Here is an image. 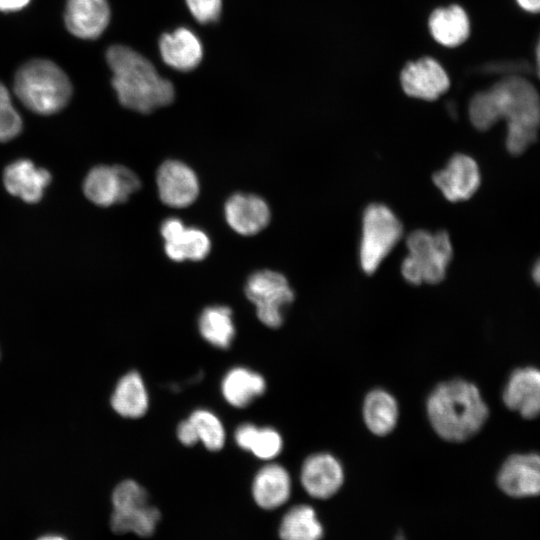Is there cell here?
Here are the masks:
<instances>
[{
  "label": "cell",
  "instance_id": "836d02e7",
  "mask_svg": "<svg viewBox=\"0 0 540 540\" xmlns=\"http://www.w3.org/2000/svg\"><path fill=\"white\" fill-rule=\"evenodd\" d=\"M518 5L527 12L539 13L540 0H516Z\"/></svg>",
  "mask_w": 540,
  "mask_h": 540
},
{
  "label": "cell",
  "instance_id": "d590c367",
  "mask_svg": "<svg viewBox=\"0 0 540 540\" xmlns=\"http://www.w3.org/2000/svg\"><path fill=\"white\" fill-rule=\"evenodd\" d=\"M531 274L534 282L540 286V258L533 265Z\"/></svg>",
  "mask_w": 540,
  "mask_h": 540
},
{
  "label": "cell",
  "instance_id": "7402d4cb",
  "mask_svg": "<svg viewBox=\"0 0 540 540\" xmlns=\"http://www.w3.org/2000/svg\"><path fill=\"white\" fill-rule=\"evenodd\" d=\"M266 389L262 375L245 367L230 369L221 383V391L225 400L236 408L248 406L255 398L261 396Z\"/></svg>",
  "mask_w": 540,
  "mask_h": 540
},
{
  "label": "cell",
  "instance_id": "d6986e66",
  "mask_svg": "<svg viewBox=\"0 0 540 540\" xmlns=\"http://www.w3.org/2000/svg\"><path fill=\"white\" fill-rule=\"evenodd\" d=\"M292 480L285 467L269 463L260 468L252 482L251 492L254 502L264 510H274L284 505L290 498Z\"/></svg>",
  "mask_w": 540,
  "mask_h": 540
},
{
  "label": "cell",
  "instance_id": "e0dca14e",
  "mask_svg": "<svg viewBox=\"0 0 540 540\" xmlns=\"http://www.w3.org/2000/svg\"><path fill=\"white\" fill-rule=\"evenodd\" d=\"M224 212L229 226L244 236L259 233L268 225L271 217L268 204L254 194L232 195L225 203Z\"/></svg>",
  "mask_w": 540,
  "mask_h": 540
},
{
  "label": "cell",
  "instance_id": "9a60e30c",
  "mask_svg": "<svg viewBox=\"0 0 540 540\" xmlns=\"http://www.w3.org/2000/svg\"><path fill=\"white\" fill-rule=\"evenodd\" d=\"M401 85L411 97L427 101L437 99L449 88V78L434 59L425 57L408 63L401 72Z\"/></svg>",
  "mask_w": 540,
  "mask_h": 540
},
{
  "label": "cell",
  "instance_id": "1f68e13d",
  "mask_svg": "<svg viewBox=\"0 0 540 540\" xmlns=\"http://www.w3.org/2000/svg\"><path fill=\"white\" fill-rule=\"evenodd\" d=\"M177 437L186 446H193L199 441L198 434L193 423L187 419L179 423Z\"/></svg>",
  "mask_w": 540,
  "mask_h": 540
},
{
  "label": "cell",
  "instance_id": "74e56055",
  "mask_svg": "<svg viewBox=\"0 0 540 540\" xmlns=\"http://www.w3.org/2000/svg\"><path fill=\"white\" fill-rule=\"evenodd\" d=\"M0 359H1V350H0Z\"/></svg>",
  "mask_w": 540,
  "mask_h": 540
},
{
  "label": "cell",
  "instance_id": "f546056e",
  "mask_svg": "<svg viewBox=\"0 0 540 540\" xmlns=\"http://www.w3.org/2000/svg\"><path fill=\"white\" fill-rule=\"evenodd\" d=\"M21 130V116L12 104L8 90L0 83V142L15 138Z\"/></svg>",
  "mask_w": 540,
  "mask_h": 540
},
{
  "label": "cell",
  "instance_id": "44dd1931",
  "mask_svg": "<svg viewBox=\"0 0 540 540\" xmlns=\"http://www.w3.org/2000/svg\"><path fill=\"white\" fill-rule=\"evenodd\" d=\"M159 49L168 66L183 72L197 67L203 56L201 41L193 31L185 27L164 33L159 40Z\"/></svg>",
  "mask_w": 540,
  "mask_h": 540
},
{
  "label": "cell",
  "instance_id": "277c9868",
  "mask_svg": "<svg viewBox=\"0 0 540 540\" xmlns=\"http://www.w3.org/2000/svg\"><path fill=\"white\" fill-rule=\"evenodd\" d=\"M14 92L31 111L50 115L62 110L72 95L66 73L47 59H33L23 64L14 79Z\"/></svg>",
  "mask_w": 540,
  "mask_h": 540
},
{
  "label": "cell",
  "instance_id": "9c48e42d",
  "mask_svg": "<svg viewBox=\"0 0 540 540\" xmlns=\"http://www.w3.org/2000/svg\"><path fill=\"white\" fill-rule=\"evenodd\" d=\"M141 186L138 176L121 165L92 168L83 182L85 196L94 204L107 207L123 203Z\"/></svg>",
  "mask_w": 540,
  "mask_h": 540
},
{
  "label": "cell",
  "instance_id": "484cf974",
  "mask_svg": "<svg viewBox=\"0 0 540 540\" xmlns=\"http://www.w3.org/2000/svg\"><path fill=\"white\" fill-rule=\"evenodd\" d=\"M278 533L281 540H321L324 528L313 507L298 504L283 515Z\"/></svg>",
  "mask_w": 540,
  "mask_h": 540
},
{
  "label": "cell",
  "instance_id": "6da1fadb",
  "mask_svg": "<svg viewBox=\"0 0 540 540\" xmlns=\"http://www.w3.org/2000/svg\"><path fill=\"white\" fill-rule=\"evenodd\" d=\"M468 114L472 125L480 131L505 120L506 148L512 155H520L537 139L540 96L531 82L520 76H510L475 94L469 103Z\"/></svg>",
  "mask_w": 540,
  "mask_h": 540
},
{
  "label": "cell",
  "instance_id": "3957f363",
  "mask_svg": "<svg viewBox=\"0 0 540 540\" xmlns=\"http://www.w3.org/2000/svg\"><path fill=\"white\" fill-rule=\"evenodd\" d=\"M106 60L113 73V88L126 108L150 113L174 100L172 83L161 77L147 58L130 47L111 46L106 52Z\"/></svg>",
  "mask_w": 540,
  "mask_h": 540
},
{
  "label": "cell",
  "instance_id": "7a4b0ae2",
  "mask_svg": "<svg viewBox=\"0 0 540 540\" xmlns=\"http://www.w3.org/2000/svg\"><path fill=\"white\" fill-rule=\"evenodd\" d=\"M426 411L436 434L449 442L472 438L489 416L478 387L464 379L438 384L427 399Z\"/></svg>",
  "mask_w": 540,
  "mask_h": 540
},
{
  "label": "cell",
  "instance_id": "7c38bea8",
  "mask_svg": "<svg viewBox=\"0 0 540 540\" xmlns=\"http://www.w3.org/2000/svg\"><path fill=\"white\" fill-rule=\"evenodd\" d=\"M433 182L443 196L458 202L471 198L481 183L477 162L465 154H455L447 165L433 175Z\"/></svg>",
  "mask_w": 540,
  "mask_h": 540
},
{
  "label": "cell",
  "instance_id": "83f0119b",
  "mask_svg": "<svg viewBox=\"0 0 540 540\" xmlns=\"http://www.w3.org/2000/svg\"><path fill=\"white\" fill-rule=\"evenodd\" d=\"M188 419L193 423L199 440L208 450L218 451L223 447L225 429L214 413L206 409H197Z\"/></svg>",
  "mask_w": 540,
  "mask_h": 540
},
{
  "label": "cell",
  "instance_id": "30bf717a",
  "mask_svg": "<svg viewBox=\"0 0 540 540\" xmlns=\"http://www.w3.org/2000/svg\"><path fill=\"white\" fill-rule=\"evenodd\" d=\"M303 489L313 498L324 500L334 496L344 483V469L330 453L319 452L305 459L300 471Z\"/></svg>",
  "mask_w": 540,
  "mask_h": 540
},
{
  "label": "cell",
  "instance_id": "4dcf8cb0",
  "mask_svg": "<svg viewBox=\"0 0 540 540\" xmlns=\"http://www.w3.org/2000/svg\"><path fill=\"white\" fill-rule=\"evenodd\" d=\"M193 17L200 23L216 21L221 13L222 0H186Z\"/></svg>",
  "mask_w": 540,
  "mask_h": 540
},
{
  "label": "cell",
  "instance_id": "2e32d148",
  "mask_svg": "<svg viewBox=\"0 0 540 540\" xmlns=\"http://www.w3.org/2000/svg\"><path fill=\"white\" fill-rule=\"evenodd\" d=\"M503 402L526 419L540 416V370L534 367L514 370L504 387Z\"/></svg>",
  "mask_w": 540,
  "mask_h": 540
},
{
  "label": "cell",
  "instance_id": "603a6c76",
  "mask_svg": "<svg viewBox=\"0 0 540 540\" xmlns=\"http://www.w3.org/2000/svg\"><path fill=\"white\" fill-rule=\"evenodd\" d=\"M399 417L395 397L383 389L370 391L363 403V419L366 427L377 436H385L393 431Z\"/></svg>",
  "mask_w": 540,
  "mask_h": 540
},
{
  "label": "cell",
  "instance_id": "5bb4252c",
  "mask_svg": "<svg viewBox=\"0 0 540 540\" xmlns=\"http://www.w3.org/2000/svg\"><path fill=\"white\" fill-rule=\"evenodd\" d=\"M160 231L165 241V252L173 261H200L210 251L208 235L198 228L186 227L178 218L166 219Z\"/></svg>",
  "mask_w": 540,
  "mask_h": 540
},
{
  "label": "cell",
  "instance_id": "52a82bcc",
  "mask_svg": "<svg viewBox=\"0 0 540 540\" xmlns=\"http://www.w3.org/2000/svg\"><path fill=\"white\" fill-rule=\"evenodd\" d=\"M403 227L394 212L384 204L366 207L362 219L359 260L366 274L374 273L401 239Z\"/></svg>",
  "mask_w": 540,
  "mask_h": 540
},
{
  "label": "cell",
  "instance_id": "ac0fdd59",
  "mask_svg": "<svg viewBox=\"0 0 540 540\" xmlns=\"http://www.w3.org/2000/svg\"><path fill=\"white\" fill-rule=\"evenodd\" d=\"M107 0H67L65 24L68 31L81 39H96L110 21Z\"/></svg>",
  "mask_w": 540,
  "mask_h": 540
},
{
  "label": "cell",
  "instance_id": "e575fe53",
  "mask_svg": "<svg viewBox=\"0 0 540 540\" xmlns=\"http://www.w3.org/2000/svg\"><path fill=\"white\" fill-rule=\"evenodd\" d=\"M35 540H68V538L57 532H47L39 535Z\"/></svg>",
  "mask_w": 540,
  "mask_h": 540
},
{
  "label": "cell",
  "instance_id": "4316f807",
  "mask_svg": "<svg viewBox=\"0 0 540 540\" xmlns=\"http://www.w3.org/2000/svg\"><path fill=\"white\" fill-rule=\"evenodd\" d=\"M199 332L211 345L227 349L234 338L235 326L232 311L227 306H210L199 317Z\"/></svg>",
  "mask_w": 540,
  "mask_h": 540
},
{
  "label": "cell",
  "instance_id": "5b68a950",
  "mask_svg": "<svg viewBox=\"0 0 540 540\" xmlns=\"http://www.w3.org/2000/svg\"><path fill=\"white\" fill-rule=\"evenodd\" d=\"M408 254L401 264V274L410 284H437L445 276L453 256V247L445 231H412L407 239Z\"/></svg>",
  "mask_w": 540,
  "mask_h": 540
},
{
  "label": "cell",
  "instance_id": "f1b7e54d",
  "mask_svg": "<svg viewBox=\"0 0 540 540\" xmlns=\"http://www.w3.org/2000/svg\"><path fill=\"white\" fill-rule=\"evenodd\" d=\"M245 450L261 460H271L282 450L283 441L279 432L271 427L259 428L255 425L247 441Z\"/></svg>",
  "mask_w": 540,
  "mask_h": 540
},
{
  "label": "cell",
  "instance_id": "8d00e7d4",
  "mask_svg": "<svg viewBox=\"0 0 540 540\" xmlns=\"http://www.w3.org/2000/svg\"><path fill=\"white\" fill-rule=\"evenodd\" d=\"M536 65H537V74L540 78V37L536 47Z\"/></svg>",
  "mask_w": 540,
  "mask_h": 540
},
{
  "label": "cell",
  "instance_id": "cb8c5ba5",
  "mask_svg": "<svg viewBox=\"0 0 540 540\" xmlns=\"http://www.w3.org/2000/svg\"><path fill=\"white\" fill-rule=\"evenodd\" d=\"M148 403V393L138 372L130 371L119 379L111 397L115 412L126 418H139L146 413Z\"/></svg>",
  "mask_w": 540,
  "mask_h": 540
},
{
  "label": "cell",
  "instance_id": "d6a6232c",
  "mask_svg": "<svg viewBox=\"0 0 540 540\" xmlns=\"http://www.w3.org/2000/svg\"><path fill=\"white\" fill-rule=\"evenodd\" d=\"M30 0H0V11L11 12L25 7Z\"/></svg>",
  "mask_w": 540,
  "mask_h": 540
},
{
  "label": "cell",
  "instance_id": "8fae6325",
  "mask_svg": "<svg viewBox=\"0 0 540 540\" xmlns=\"http://www.w3.org/2000/svg\"><path fill=\"white\" fill-rule=\"evenodd\" d=\"M156 183L161 201L173 208L191 205L199 194L195 172L179 160H167L158 168Z\"/></svg>",
  "mask_w": 540,
  "mask_h": 540
},
{
  "label": "cell",
  "instance_id": "ba28073f",
  "mask_svg": "<svg viewBox=\"0 0 540 540\" xmlns=\"http://www.w3.org/2000/svg\"><path fill=\"white\" fill-rule=\"evenodd\" d=\"M245 294L256 307L258 319L269 328L282 325L283 309L294 300L287 278L272 270L253 273L246 282Z\"/></svg>",
  "mask_w": 540,
  "mask_h": 540
},
{
  "label": "cell",
  "instance_id": "ffe728a7",
  "mask_svg": "<svg viewBox=\"0 0 540 540\" xmlns=\"http://www.w3.org/2000/svg\"><path fill=\"white\" fill-rule=\"evenodd\" d=\"M50 180L49 171L36 167L28 159L12 162L3 173V182L7 191L28 203L41 200Z\"/></svg>",
  "mask_w": 540,
  "mask_h": 540
},
{
  "label": "cell",
  "instance_id": "d4e9b609",
  "mask_svg": "<svg viewBox=\"0 0 540 540\" xmlns=\"http://www.w3.org/2000/svg\"><path fill=\"white\" fill-rule=\"evenodd\" d=\"M429 28L437 42L447 47H455L468 38L470 22L460 6L452 5L435 10L430 16Z\"/></svg>",
  "mask_w": 540,
  "mask_h": 540
},
{
  "label": "cell",
  "instance_id": "8992f818",
  "mask_svg": "<svg viewBox=\"0 0 540 540\" xmlns=\"http://www.w3.org/2000/svg\"><path fill=\"white\" fill-rule=\"evenodd\" d=\"M110 528L116 534L152 536L160 521V511L149 503L146 489L126 479L116 485L111 496Z\"/></svg>",
  "mask_w": 540,
  "mask_h": 540
},
{
  "label": "cell",
  "instance_id": "4fadbf2b",
  "mask_svg": "<svg viewBox=\"0 0 540 540\" xmlns=\"http://www.w3.org/2000/svg\"><path fill=\"white\" fill-rule=\"evenodd\" d=\"M497 483L499 488L511 497L540 495V455H511L501 466Z\"/></svg>",
  "mask_w": 540,
  "mask_h": 540
}]
</instances>
